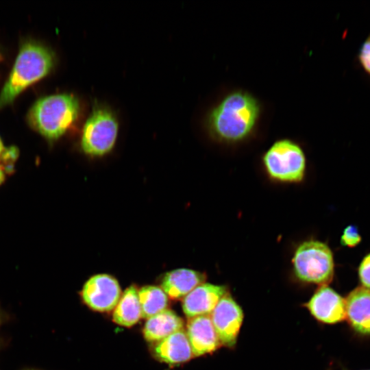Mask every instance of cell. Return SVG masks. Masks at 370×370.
I'll return each instance as SVG.
<instances>
[{
  "label": "cell",
  "instance_id": "obj_7",
  "mask_svg": "<svg viewBox=\"0 0 370 370\" xmlns=\"http://www.w3.org/2000/svg\"><path fill=\"white\" fill-rule=\"evenodd\" d=\"M210 318L221 344L230 348L234 347L243 323V312L228 293L219 300Z\"/></svg>",
  "mask_w": 370,
  "mask_h": 370
},
{
  "label": "cell",
  "instance_id": "obj_18",
  "mask_svg": "<svg viewBox=\"0 0 370 370\" xmlns=\"http://www.w3.org/2000/svg\"><path fill=\"white\" fill-rule=\"evenodd\" d=\"M356 60L362 71L370 77V34L360 45Z\"/></svg>",
  "mask_w": 370,
  "mask_h": 370
},
{
  "label": "cell",
  "instance_id": "obj_10",
  "mask_svg": "<svg viewBox=\"0 0 370 370\" xmlns=\"http://www.w3.org/2000/svg\"><path fill=\"white\" fill-rule=\"evenodd\" d=\"M227 293L225 286L202 283L184 297L183 311L189 318L208 315Z\"/></svg>",
  "mask_w": 370,
  "mask_h": 370
},
{
  "label": "cell",
  "instance_id": "obj_17",
  "mask_svg": "<svg viewBox=\"0 0 370 370\" xmlns=\"http://www.w3.org/2000/svg\"><path fill=\"white\" fill-rule=\"evenodd\" d=\"M141 317L149 319L166 309L168 297L164 291L156 286H145L138 291Z\"/></svg>",
  "mask_w": 370,
  "mask_h": 370
},
{
  "label": "cell",
  "instance_id": "obj_12",
  "mask_svg": "<svg viewBox=\"0 0 370 370\" xmlns=\"http://www.w3.org/2000/svg\"><path fill=\"white\" fill-rule=\"evenodd\" d=\"M345 319L358 334L370 335V289L359 286L345 299Z\"/></svg>",
  "mask_w": 370,
  "mask_h": 370
},
{
  "label": "cell",
  "instance_id": "obj_19",
  "mask_svg": "<svg viewBox=\"0 0 370 370\" xmlns=\"http://www.w3.org/2000/svg\"><path fill=\"white\" fill-rule=\"evenodd\" d=\"M362 240L356 226L349 225L343 232L341 237V245L347 247H356Z\"/></svg>",
  "mask_w": 370,
  "mask_h": 370
},
{
  "label": "cell",
  "instance_id": "obj_22",
  "mask_svg": "<svg viewBox=\"0 0 370 370\" xmlns=\"http://www.w3.org/2000/svg\"><path fill=\"white\" fill-rule=\"evenodd\" d=\"M3 150H4V147H3V143L1 142V140L0 138V156H1Z\"/></svg>",
  "mask_w": 370,
  "mask_h": 370
},
{
  "label": "cell",
  "instance_id": "obj_3",
  "mask_svg": "<svg viewBox=\"0 0 370 370\" xmlns=\"http://www.w3.org/2000/svg\"><path fill=\"white\" fill-rule=\"evenodd\" d=\"M80 111L71 94H56L37 100L28 113L29 124L49 140L61 137L75 123Z\"/></svg>",
  "mask_w": 370,
  "mask_h": 370
},
{
  "label": "cell",
  "instance_id": "obj_13",
  "mask_svg": "<svg viewBox=\"0 0 370 370\" xmlns=\"http://www.w3.org/2000/svg\"><path fill=\"white\" fill-rule=\"evenodd\" d=\"M206 275L189 269H177L165 273L162 289L172 299L184 298L199 284L204 283Z\"/></svg>",
  "mask_w": 370,
  "mask_h": 370
},
{
  "label": "cell",
  "instance_id": "obj_6",
  "mask_svg": "<svg viewBox=\"0 0 370 370\" xmlns=\"http://www.w3.org/2000/svg\"><path fill=\"white\" fill-rule=\"evenodd\" d=\"M264 168L273 180L284 182L302 180L306 157L302 149L289 139L275 142L263 156Z\"/></svg>",
  "mask_w": 370,
  "mask_h": 370
},
{
  "label": "cell",
  "instance_id": "obj_4",
  "mask_svg": "<svg viewBox=\"0 0 370 370\" xmlns=\"http://www.w3.org/2000/svg\"><path fill=\"white\" fill-rule=\"evenodd\" d=\"M293 271L306 283L327 285L334 276L332 251L325 243L310 240L300 244L293 258Z\"/></svg>",
  "mask_w": 370,
  "mask_h": 370
},
{
  "label": "cell",
  "instance_id": "obj_15",
  "mask_svg": "<svg viewBox=\"0 0 370 370\" xmlns=\"http://www.w3.org/2000/svg\"><path fill=\"white\" fill-rule=\"evenodd\" d=\"M183 325V320L175 312L165 309L147 319L143 328V335L147 341L158 342L182 330Z\"/></svg>",
  "mask_w": 370,
  "mask_h": 370
},
{
  "label": "cell",
  "instance_id": "obj_16",
  "mask_svg": "<svg viewBox=\"0 0 370 370\" xmlns=\"http://www.w3.org/2000/svg\"><path fill=\"white\" fill-rule=\"evenodd\" d=\"M141 318L138 291L134 285L129 286L120 297L113 312L112 319L116 323L131 327Z\"/></svg>",
  "mask_w": 370,
  "mask_h": 370
},
{
  "label": "cell",
  "instance_id": "obj_5",
  "mask_svg": "<svg viewBox=\"0 0 370 370\" xmlns=\"http://www.w3.org/2000/svg\"><path fill=\"white\" fill-rule=\"evenodd\" d=\"M118 132L114 114L106 107L95 105L82 129V149L91 156H103L114 147Z\"/></svg>",
  "mask_w": 370,
  "mask_h": 370
},
{
  "label": "cell",
  "instance_id": "obj_11",
  "mask_svg": "<svg viewBox=\"0 0 370 370\" xmlns=\"http://www.w3.org/2000/svg\"><path fill=\"white\" fill-rule=\"evenodd\" d=\"M186 333L195 356L212 353L221 345L209 315L189 318Z\"/></svg>",
  "mask_w": 370,
  "mask_h": 370
},
{
  "label": "cell",
  "instance_id": "obj_20",
  "mask_svg": "<svg viewBox=\"0 0 370 370\" xmlns=\"http://www.w3.org/2000/svg\"><path fill=\"white\" fill-rule=\"evenodd\" d=\"M358 274L362 286L370 289V252L360 262Z\"/></svg>",
  "mask_w": 370,
  "mask_h": 370
},
{
  "label": "cell",
  "instance_id": "obj_8",
  "mask_svg": "<svg viewBox=\"0 0 370 370\" xmlns=\"http://www.w3.org/2000/svg\"><path fill=\"white\" fill-rule=\"evenodd\" d=\"M84 302L98 312H108L116 307L121 297V288L116 278L106 274L90 278L82 290Z\"/></svg>",
  "mask_w": 370,
  "mask_h": 370
},
{
  "label": "cell",
  "instance_id": "obj_21",
  "mask_svg": "<svg viewBox=\"0 0 370 370\" xmlns=\"http://www.w3.org/2000/svg\"><path fill=\"white\" fill-rule=\"evenodd\" d=\"M4 180V173L0 167V184Z\"/></svg>",
  "mask_w": 370,
  "mask_h": 370
},
{
  "label": "cell",
  "instance_id": "obj_2",
  "mask_svg": "<svg viewBox=\"0 0 370 370\" xmlns=\"http://www.w3.org/2000/svg\"><path fill=\"white\" fill-rule=\"evenodd\" d=\"M54 61L53 53L46 46L35 42L24 43L0 92V109L12 102L27 86L46 76L53 67Z\"/></svg>",
  "mask_w": 370,
  "mask_h": 370
},
{
  "label": "cell",
  "instance_id": "obj_14",
  "mask_svg": "<svg viewBox=\"0 0 370 370\" xmlns=\"http://www.w3.org/2000/svg\"><path fill=\"white\" fill-rule=\"evenodd\" d=\"M154 354L159 360L169 364L189 360L193 352L186 333L182 330L157 342Z\"/></svg>",
  "mask_w": 370,
  "mask_h": 370
},
{
  "label": "cell",
  "instance_id": "obj_9",
  "mask_svg": "<svg viewBox=\"0 0 370 370\" xmlns=\"http://www.w3.org/2000/svg\"><path fill=\"white\" fill-rule=\"evenodd\" d=\"M319 322L335 324L345 319V299L332 288L321 286L305 304Z\"/></svg>",
  "mask_w": 370,
  "mask_h": 370
},
{
  "label": "cell",
  "instance_id": "obj_1",
  "mask_svg": "<svg viewBox=\"0 0 370 370\" xmlns=\"http://www.w3.org/2000/svg\"><path fill=\"white\" fill-rule=\"evenodd\" d=\"M260 113L258 100L251 94L235 90L226 95L209 112L206 126L221 142L237 143L255 130Z\"/></svg>",
  "mask_w": 370,
  "mask_h": 370
},
{
  "label": "cell",
  "instance_id": "obj_23",
  "mask_svg": "<svg viewBox=\"0 0 370 370\" xmlns=\"http://www.w3.org/2000/svg\"><path fill=\"white\" fill-rule=\"evenodd\" d=\"M0 323H1V316H0Z\"/></svg>",
  "mask_w": 370,
  "mask_h": 370
}]
</instances>
